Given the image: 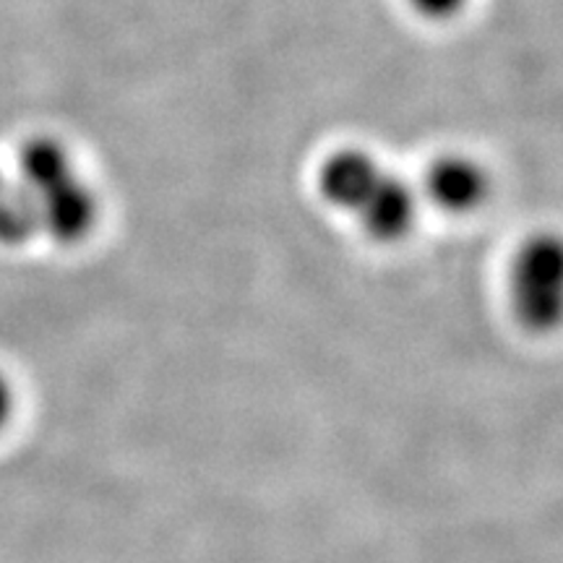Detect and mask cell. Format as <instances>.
Masks as SVG:
<instances>
[{"label": "cell", "instance_id": "5", "mask_svg": "<svg viewBox=\"0 0 563 563\" xmlns=\"http://www.w3.org/2000/svg\"><path fill=\"white\" fill-rule=\"evenodd\" d=\"M355 214L361 217L363 230L368 232L373 241L394 243L412 230L418 201H415L412 188L402 178L384 173Z\"/></svg>", "mask_w": 563, "mask_h": 563}, {"label": "cell", "instance_id": "6", "mask_svg": "<svg viewBox=\"0 0 563 563\" xmlns=\"http://www.w3.org/2000/svg\"><path fill=\"white\" fill-rule=\"evenodd\" d=\"M40 232V211L32 194L19 180H9L0 194V243L21 245Z\"/></svg>", "mask_w": 563, "mask_h": 563}, {"label": "cell", "instance_id": "3", "mask_svg": "<svg viewBox=\"0 0 563 563\" xmlns=\"http://www.w3.org/2000/svg\"><path fill=\"white\" fill-rule=\"evenodd\" d=\"M426 194L439 209L464 214L488 199L490 180L475 159L462 157V154H446V157L435 159L428 170Z\"/></svg>", "mask_w": 563, "mask_h": 563}, {"label": "cell", "instance_id": "4", "mask_svg": "<svg viewBox=\"0 0 563 563\" xmlns=\"http://www.w3.org/2000/svg\"><path fill=\"white\" fill-rule=\"evenodd\" d=\"M384 170L368 152L342 150L323 162L319 173V191L332 207L357 211L368 199Z\"/></svg>", "mask_w": 563, "mask_h": 563}, {"label": "cell", "instance_id": "2", "mask_svg": "<svg viewBox=\"0 0 563 563\" xmlns=\"http://www.w3.org/2000/svg\"><path fill=\"white\" fill-rule=\"evenodd\" d=\"M40 211V232L60 243L81 241L97 220V199L87 183L70 175L51 188L32 194Z\"/></svg>", "mask_w": 563, "mask_h": 563}, {"label": "cell", "instance_id": "1", "mask_svg": "<svg viewBox=\"0 0 563 563\" xmlns=\"http://www.w3.org/2000/svg\"><path fill=\"white\" fill-rule=\"evenodd\" d=\"M514 308L532 329H551L563 306V253L551 235L534 238L519 253L511 277Z\"/></svg>", "mask_w": 563, "mask_h": 563}, {"label": "cell", "instance_id": "8", "mask_svg": "<svg viewBox=\"0 0 563 563\" xmlns=\"http://www.w3.org/2000/svg\"><path fill=\"white\" fill-rule=\"evenodd\" d=\"M11 412H13V391H11L9 378L0 373V431H3L5 422H9Z\"/></svg>", "mask_w": 563, "mask_h": 563}, {"label": "cell", "instance_id": "9", "mask_svg": "<svg viewBox=\"0 0 563 563\" xmlns=\"http://www.w3.org/2000/svg\"><path fill=\"white\" fill-rule=\"evenodd\" d=\"M5 186H9V178H5V175H3V170H0V194H3V191H5Z\"/></svg>", "mask_w": 563, "mask_h": 563}, {"label": "cell", "instance_id": "7", "mask_svg": "<svg viewBox=\"0 0 563 563\" xmlns=\"http://www.w3.org/2000/svg\"><path fill=\"white\" fill-rule=\"evenodd\" d=\"M410 5L420 16L431 21H449L467 5V0H410Z\"/></svg>", "mask_w": 563, "mask_h": 563}]
</instances>
